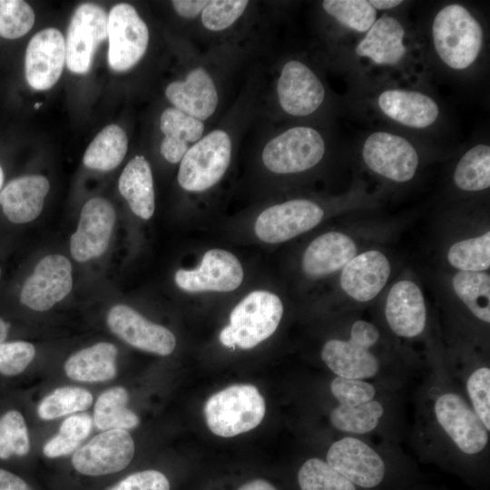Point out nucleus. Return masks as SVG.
Wrapping results in <instances>:
<instances>
[{
    "instance_id": "nucleus-1",
    "label": "nucleus",
    "mask_w": 490,
    "mask_h": 490,
    "mask_svg": "<svg viewBox=\"0 0 490 490\" xmlns=\"http://www.w3.org/2000/svg\"><path fill=\"white\" fill-rule=\"evenodd\" d=\"M255 46L227 44L201 53L191 45L182 73L166 85L165 98L172 106L213 126L225 109L234 77Z\"/></svg>"
},
{
    "instance_id": "nucleus-2",
    "label": "nucleus",
    "mask_w": 490,
    "mask_h": 490,
    "mask_svg": "<svg viewBox=\"0 0 490 490\" xmlns=\"http://www.w3.org/2000/svg\"><path fill=\"white\" fill-rule=\"evenodd\" d=\"M327 98L325 83L310 62L289 55L274 65L270 81L261 74L258 116L301 122L317 115Z\"/></svg>"
},
{
    "instance_id": "nucleus-3",
    "label": "nucleus",
    "mask_w": 490,
    "mask_h": 490,
    "mask_svg": "<svg viewBox=\"0 0 490 490\" xmlns=\"http://www.w3.org/2000/svg\"><path fill=\"white\" fill-rule=\"evenodd\" d=\"M177 16L191 27L194 40L207 50L238 44H256L250 30L257 23L258 4L247 0H173Z\"/></svg>"
},
{
    "instance_id": "nucleus-4",
    "label": "nucleus",
    "mask_w": 490,
    "mask_h": 490,
    "mask_svg": "<svg viewBox=\"0 0 490 490\" xmlns=\"http://www.w3.org/2000/svg\"><path fill=\"white\" fill-rule=\"evenodd\" d=\"M431 38L434 50L444 65L454 71H466L479 59L485 33L470 9L459 3H450L435 15Z\"/></svg>"
},
{
    "instance_id": "nucleus-5",
    "label": "nucleus",
    "mask_w": 490,
    "mask_h": 490,
    "mask_svg": "<svg viewBox=\"0 0 490 490\" xmlns=\"http://www.w3.org/2000/svg\"><path fill=\"white\" fill-rule=\"evenodd\" d=\"M260 160L263 167L277 175H291L318 165L327 152V139L317 127L297 122L277 128L261 140Z\"/></svg>"
},
{
    "instance_id": "nucleus-6",
    "label": "nucleus",
    "mask_w": 490,
    "mask_h": 490,
    "mask_svg": "<svg viewBox=\"0 0 490 490\" xmlns=\"http://www.w3.org/2000/svg\"><path fill=\"white\" fill-rule=\"evenodd\" d=\"M432 393L431 412L437 431L451 446L466 456H477L489 444V431L466 397L453 387H437Z\"/></svg>"
},
{
    "instance_id": "nucleus-7",
    "label": "nucleus",
    "mask_w": 490,
    "mask_h": 490,
    "mask_svg": "<svg viewBox=\"0 0 490 490\" xmlns=\"http://www.w3.org/2000/svg\"><path fill=\"white\" fill-rule=\"evenodd\" d=\"M282 315V301L276 294L252 291L232 309L229 325L220 333V341L230 348H252L276 331Z\"/></svg>"
},
{
    "instance_id": "nucleus-8",
    "label": "nucleus",
    "mask_w": 490,
    "mask_h": 490,
    "mask_svg": "<svg viewBox=\"0 0 490 490\" xmlns=\"http://www.w3.org/2000/svg\"><path fill=\"white\" fill-rule=\"evenodd\" d=\"M266 413L263 397L253 385L230 386L209 397L204 416L216 436L231 437L259 426Z\"/></svg>"
},
{
    "instance_id": "nucleus-9",
    "label": "nucleus",
    "mask_w": 490,
    "mask_h": 490,
    "mask_svg": "<svg viewBox=\"0 0 490 490\" xmlns=\"http://www.w3.org/2000/svg\"><path fill=\"white\" fill-rule=\"evenodd\" d=\"M380 333L371 322L358 319L349 329L347 339L332 338L322 347L321 358L337 377L369 380L378 376L381 365L372 348Z\"/></svg>"
},
{
    "instance_id": "nucleus-10",
    "label": "nucleus",
    "mask_w": 490,
    "mask_h": 490,
    "mask_svg": "<svg viewBox=\"0 0 490 490\" xmlns=\"http://www.w3.org/2000/svg\"><path fill=\"white\" fill-rule=\"evenodd\" d=\"M412 41L408 29L397 16L382 14L354 46V55L374 69L400 70L410 61Z\"/></svg>"
},
{
    "instance_id": "nucleus-11",
    "label": "nucleus",
    "mask_w": 490,
    "mask_h": 490,
    "mask_svg": "<svg viewBox=\"0 0 490 490\" xmlns=\"http://www.w3.org/2000/svg\"><path fill=\"white\" fill-rule=\"evenodd\" d=\"M108 63L118 73L134 68L145 56L151 33L137 9L127 3L112 7L108 15Z\"/></svg>"
},
{
    "instance_id": "nucleus-12",
    "label": "nucleus",
    "mask_w": 490,
    "mask_h": 490,
    "mask_svg": "<svg viewBox=\"0 0 490 490\" xmlns=\"http://www.w3.org/2000/svg\"><path fill=\"white\" fill-rule=\"evenodd\" d=\"M361 155L369 170L395 182L412 180L419 165V155L411 142L387 131L368 134L363 142Z\"/></svg>"
},
{
    "instance_id": "nucleus-13",
    "label": "nucleus",
    "mask_w": 490,
    "mask_h": 490,
    "mask_svg": "<svg viewBox=\"0 0 490 490\" xmlns=\"http://www.w3.org/2000/svg\"><path fill=\"white\" fill-rule=\"evenodd\" d=\"M108 15L95 4L84 3L74 12L65 40L68 69L75 74H86L99 44L107 38Z\"/></svg>"
},
{
    "instance_id": "nucleus-14",
    "label": "nucleus",
    "mask_w": 490,
    "mask_h": 490,
    "mask_svg": "<svg viewBox=\"0 0 490 490\" xmlns=\"http://www.w3.org/2000/svg\"><path fill=\"white\" fill-rule=\"evenodd\" d=\"M326 462L354 485L372 488L378 485L386 474L381 455L358 436L347 435L328 447Z\"/></svg>"
},
{
    "instance_id": "nucleus-15",
    "label": "nucleus",
    "mask_w": 490,
    "mask_h": 490,
    "mask_svg": "<svg viewBox=\"0 0 490 490\" xmlns=\"http://www.w3.org/2000/svg\"><path fill=\"white\" fill-rule=\"evenodd\" d=\"M323 209L307 199H294L265 209L257 218V237L267 243L289 240L316 227L323 219Z\"/></svg>"
},
{
    "instance_id": "nucleus-16",
    "label": "nucleus",
    "mask_w": 490,
    "mask_h": 490,
    "mask_svg": "<svg viewBox=\"0 0 490 490\" xmlns=\"http://www.w3.org/2000/svg\"><path fill=\"white\" fill-rule=\"evenodd\" d=\"M134 455V442L124 429L106 430L76 450L72 464L85 475H103L124 469Z\"/></svg>"
},
{
    "instance_id": "nucleus-17",
    "label": "nucleus",
    "mask_w": 490,
    "mask_h": 490,
    "mask_svg": "<svg viewBox=\"0 0 490 490\" xmlns=\"http://www.w3.org/2000/svg\"><path fill=\"white\" fill-rule=\"evenodd\" d=\"M243 276L237 257L228 250L213 249L205 252L196 269L177 270L174 280L187 292H229L240 287Z\"/></svg>"
},
{
    "instance_id": "nucleus-18",
    "label": "nucleus",
    "mask_w": 490,
    "mask_h": 490,
    "mask_svg": "<svg viewBox=\"0 0 490 490\" xmlns=\"http://www.w3.org/2000/svg\"><path fill=\"white\" fill-rule=\"evenodd\" d=\"M73 287L72 266L64 256L43 258L24 282L20 300L31 309L45 311L64 299Z\"/></svg>"
},
{
    "instance_id": "nucleus-19",
    "label": "nucleus",
    "mask_w": 490,
    "mask_h": 490,
    "mask_svg": "<svg viewBox=\"0 0 490 490\" xmlns=\"http://www.w3.org/2000/svg\"><path fill=\"white\" fill-rule=\"evenodd\" d=\"M115 219V211L108 200H89L82 208L77 230L70 240L73 258L85 262L102 256L108 248Z\"/></svg>"
},
{
    "instance_id": "nucleus-20",
    "label": "nucleus",
    "mask_w": 490,
    "mask_h": 490,
    "mask_svg": "<svg viewBox=\"0 0 490 490\" xmlns=\"http://www.w3.org/2000/svg\"><path fill=\"white\" fill-rule=\"evenodd\" d=\"M107 325L118 338L138 349L168 356L175 348L173 333L146 319L132 308L118 304L107 315Z\"/></svg>"
},
{
    "instance_id": "nucleus-21",
    "label": "nucleus",
    "mask_w": 490,
    "mask_h": 490,
    "mask_svg": "<svg viewBox=\"0 0 490 490\" xmlns=\"http://www.w3.org/2000/svg\"><path fill=\"white\" fill-rule=\"evenodd\" d=\"M65 58V40L58 29L48 27L35 34L24 58L28 84L37 91L52 88L62 74Z\"/></svg>"
},
{
    "instance_id": "nucleus-22",
    "label": "nucleus",
    "mask_w": 490,
    "mask_h": 490,
    "mask_svg": "<svg viewBox=\"0 0 490 490\" xmlns=\"http://www.w3.org/2000/svg\"><path fill=\"white\" fill-rule=\"evenodd\" d=\"M375 102L387 119L410 129L431 127L440 115L436 101L417 90L387 88L377 95Z\"/></svg>"
},
{
    "instance_id": "nucleus-23",
    "label": "nucleus",
    "mask_w": 490,
    "mask_h": 490,
    "mask_svg": "<svg viewBox=\"0 0 490 490\" xmlns=\"http://www.w3.org/2000/svg\"><path fill=\"white\" fill-rule=\"evenodd\" d=\"M385 317L389 328L397 336L414 338L426 326L427 313L419 287L411 280H399L388 291Z\"/></svg>"
},
{
    "instance_id": "nucleus-24",
    "label": "nucleus",
    "mask_w": 490,
    "mask_h": 490,
    "mask_svg": "<svg viewBox=\"0 0 490 490\" xmlns=\"http://www.w3.org/2000/svg\"><path fill=\"white\" fill-rule=\"evenodd\" d=\"M390 273V262L381 251L367 250L355 256L344 266L340 286L354 300L368 302L380 293Z\"/></svg>"
},
{
    "instance_id": "nucleus-25",
    "label": "nucleus",
    "mask_w": 490,
    "mask_h": 490,
    "mask_svg": "<svg viewBox=\"0 0 490 490\" xmlns=\"http://www.w3.org/2000/svg\"><path fill=\"white\" fill-rule=\"evenodd\" d=\"M212 127L170 105L161 113L159 129L162 134L160 153L172 164L180 163L188 150Z\"/></svg>"
},
{
    "instance_id": "nucleus-26",
    "label": "nucleus",
    "mask_w": 490,
    "mask_h": 490,
    "mask_svg": "<svg viewBox=\"0 0 490 490\" xmlns=\"http://www.w3.org/2000/svg\"><path fill=\"white\" fill-rule=\"evenodd\" d=\"M49 181L39 174L25 175L11 181L0 192V205L14 223H26L37 218L49 191Z\"/></svg>"
},
{
    "instance_id": "nucleus-27",
    "label": "nucleus",
    "mask_w": 490,
    "mask_h": 490,
    "mask_svg": "<svg viewBox=\"0 0 490 490\" xmlns=\"http://www.w3.org/2000/svg\"><path fill=\"white\" fill-rule=\"evenodd\" d=\"M356 252V243L348 235L328 231L317 237L307 247L302 257V268L309 277H323L343 269Z\"/></svg>"
},
{
    "instance_id": "nucleus-28",
    "label": "nucleus",
    "mask_w": 490,
    "mask_h": 490,
    "mask_svg": "<svg viewBox=\"0 0 490 490\" xmlns=\"http://www.w3.org/2000/svg\"><path fill=\"white\" fill-rule=\"evenodd\" d=\"M121 195L132 211L149 220L155 210V193L151 165L143 155H135L126 164L119 178Z\"/></svg>"
},
{
    "instance_id": "nucleus-29",
    "label": "nucleus",
    "mask_w": 490,
    "mask_h": 490,
    "mask_svg": "<svg viewBox=\"0 0 490 490\" xmlns=\"http://www.w3.org/2000/svg\"><path fill=\"white\" fill-rule=\"evenodd\" d=\"M116 347L100 342L72 355L64 364L67 377L82 382H101L116 375Z\"/></svg>"
},
{
    "instance_id": "nucleus-30",
    "label": "nucleus",
    "mask_w": 490,
    "mask_h": 490,
    "mask_svg": "<svg viewBox=\"0 0 490 490\" xmlns=\"http://www.w3.org/2000/svg\"><path fill=\"white\" fill-rule=\"evenodd\" d=\"M387 413L385 399L378 397L368 403L348 406L337 404L329 412V422L336 430L350 436L376 431Z\"/></svg>"
},
{
    "instance_id": "nucleus-31",
    "label": "nucleus",
    "mask_w": 490,
    "mask_h": 490,
    "mask_svg": "<svg viewBox=\"0 0 490 490\" xmlns=\"http://www.w3.org/2000/svg\"><path fill=\"white\" fill-rule=\"evenodd\" d=\"M128 150V137L117 124L104 127L87 147L83 162L93 170L110 171L123 160Z\"/></svg>"
},
{
    "instance_id": "nucleus-32",
    "label": "nucleus",
    "mask_w": 490,
    "mask_h": 490,
    "mask_svg": "<svg viewBox=\"0 0 490 490\" xmlns=\"http://www.w3.org/2000/svg\"><path fill=\"white\" fill-rule=\"evenodd\" d=\"M128 401V392L122 387H114L103 392L94 406L93 420L95 426L103 431L136 427L140 419L126 407Z\"/></svg>"
},
{
    "instance_id": "nucleus-33",
    "label": "nucleus",
    "mask_w": 490,
    "mask_h": 490,
    "mask_svg": "<svg viewBox=\"0 0 490 490\" xmlns=\"http://www.w3.org/2000/svg\"><path fill=\"white\" fill-rule=\"evenodd\" d=\"M321 11L339 27L358 34H365L377 19V11L369 0H324Z\"/></svg>"
},
{
    "instance_id": "nucleus-34",
    "label": "nucleus",
    "mask_w": 490,
    "mask_h": 490,
    "mask_svg": "<svg viewBox=\"0 0 490 490\" xmlns=\"http://www.w3.org/2000/svg\"><path fill=\"white\" fill-rule=\"evenodd\" d=\"M456 186L465 191H480L490 187V146L477 143L459 159L454 171Z\"/></svg>"
},
{
    "instance_id": "nucleus-35",
    "label": "nucleus",
    "mask_w": 490,
    "mask_h": 490,
    "mask_svg": "<svg viewBox=\"0 0 490 490\" xmlns=\"http://www.w3.org/2000/svg\"><path fill=\"white\" fill-rule=\"evenodd\" d=\"M453 289L471 313L481 321L490 322V276L483 271H457Z\"/></svg>"
},
{
    "instance_id": "nucleus-36",
    "label": "nucleus",
    "mask_w": 490,
    "mask_h": 490,
    "mask_svg": "<svg viewBox=\"0 0 490 490\" xmlns=\"http://www.w3.org/2000/svg\"><path fill=\"white\" fill-rule=\"evenodd\" d=\"M447 260L458 271H484L490 267V231L455 242Z\"/></svg>"
},
{
    "instance_id": "nucleus-37",
    "label": "nucleus",
    "mask_w": 490,
    "mask_h": 490,
    "mask_svg": "<svg viewBox=\"0 0 490 490\" xmlns=\"http://www.w3.org/2000/svg\"><path fill=\"white\" fill-rule=\"evenodd\" d=\"M93 404L92 394L78 387H63L54 389L39 404L37 414L44 420L86 410Z\"/></svg>"
},
{
    "instance_id": "nucleus-38",
    "label": "nucleus",
    "mask_w": 490,
    "mask_h": 490,
    "mask_svg": "<svg viewBox=\"0 0 490 490\" xmlns=\"http://www.w3.org/2000/svg\"><path fill=\"white\" fill-rule=\"evenodd\" d=\"M298 482L301 490H356L350 481L318 457H311L302 464Z\"/></svg>"
},
{
    "instance_id": "nucleus-39",
    "label": "nucleus",
    "mask_w": 490,
    "mask_h": 490,
    "mask_svg": "<svg viewBox=\"0 0 490 490\" xmlns=\"http://www.w3.org/2000/svg\"><path fill=\"white\" fill-rule=\"evenodd\" d=\"M30 450V440L23 415L9 410L0 416V459L23 456Z\"/></svg>"
},
{
    "instance_id": "nucleus-40",
    "label": "nucleus",
    "mask_w": 490,
    "mask_h": 490,
    "mask_svg": "<svg viewBox=\"0 0 490 490\" xmlns=\"http://www.w3.org/2000/svg\"><path fill=\"white\" fill-rule=\"evenodd\" d=\"M466 397L471 407L490 432V368H474L465 381Z\"/></svg>"
},
{
    "instance_id": "nucleus-41",
    "label": "nucleus",
    "mask_w": 490,
    "mask_h": 490,
    "mask_svg": "<svg viewBox=\"0 0 490 490\" xmlns=\"http://www.w3.org/2000/svg\"><path fill=\"white\" fill-rule=\"evenodd\" d=\"M34 23V10L26 2L0 0V36L19 38L31 30Z\"/></svg>"
},
{
    "instance_id": "nucleus-42",
    "label": "nucleus",
    "mask_w": 490,
    "mask_h": 490,
    "mask_svg": "<svg viewBox=\"0 0 490 490\" xmlns=\"http://www.w3.org/2000/svg\"><path fill=\"white\" fill-rule=\"evenodd\" d=\"M35 355L33 344L26 341L0 342V373L13 377L21 374Z\"/></svg>"
},
{
    "instance_id": "nucleus-43",
    "label": "nucleus",
    "mask_w": 490,
    "mask_h": 490,
    "mask_svg": "<svg viewBox=\"0 0 490 490\" xmlns=\"http://www.w3.org/2000/svg\"><path fill=\"white\" fill-rule=\"evenodd\" d=\"M108 490H170L168 478L160 471L133 473Z\"/></svg>"
},
{
    "instance_id": "nucleus-44",
    "label": "nucleus",
    "mask_w": 490,
    "mask_h": 490,
    "mask_svg": "<svg viewBox=\"0 0 490 490\" xmlns=\"http://www.w3.org/2000/svg\"><path fill=\"white\" fill-rule=\"evenodd\" d=\"M93 419L88 414L74 415L63 421L59 433L81 442L91 433Z\"/></svg>"
},
{
    "instance_id": "nucleus-45",
    "label": "nucleus",
    "mask_w": 490,
    "mask_h": 490,
    "mask_svg": "<svg viewBox=\"0 0 490 490\" xmlns=\"http://www.w3.org/2000/svg\"><path fill=\"white\" fill-rule=\"evenodd\" d=\"M80 444L81 442L58 433L45 443L43 453L49 458H55L71 454L79 447Z\"/></svg>"
},
{
    "instance_id": "nucleus-46",
    "label": "nucleus",
    "mask_w": 490,
    "mask_h": 490,
    "mask_svg": "<svg viewBox=\"0 0 490 490\" xmlns=\"http://www.w3.org/2000/svg\"><path fill=\"white\" fill-rule=\"evenodd\" d=\"M0 490H34L18 475L0 468Z\"/></svg>"
},
{
    "instance_id": "nucleus-47",
    "label": "nucleus",
    "mask_w": 490,
    "mask_h": 490,
    "mask_svg": "<svg viewBox=\"0 0 490 490\" xmlns=\"http://www.w3.org/2000/svg\"><path fill=\"white\" fill-rule=\"evenodd\" d=\"M371 6L376 11H389L401 5L404 1L400 0H369Z\"/></svg>"
},
{
    "instance_id": "nucleus-48",
    "label": "nucleus",
    "mask_w": 490,
    "mask_h": 490,
    "mask_svg": "<svg viewBox=\"0 0 490 490\" xmlns=\"http://www.w3.org/2000/svg\"><path fill=\"white\" fill-rule=\"evenodd\" d=\"M238 490H277L271 484L263 480L256 479L243 485Z\"/></svg>"
},
{
    "instance_id": "nucleus-49",
    "label": "nucleus",
    "mask_w": 490,
    "mask_h": 490,
    "mask_svg": "<svg viewBox=\"0 0 490 490\" xmlns=\"http://www.w3.org/2000/svg\"><path fill=\"white\" fill-rule=\"evenodd\" d=\"M9 324L0 318V342H3L8 334Z\"/></svg>"
},
{
    "instance_id": "nucleus-50",
    "label": "nucleus",
    "mask_w": 490,
    "mask_h": 490,
    "mask_svg": "<svg viewBox=\"0 0 490 490\" xmlns=\"http://www.w3.org/2000/svg\"><path fill=\"white\" fill-rule=\"evenodd\" d=\"M3 182H4V172H3V169L0 166V189H1L2 185H3Z\"/></svg>"
},
{
    "instance_id": "nucleus-51",
    "label": "nucleus",
    "mask_w": 490,
    "mask_h": 490,
    "mask_svg": "<svg viewBox=\"0 0 490 490\" xmlns=\"http://www.w3.org/2000/svg\"><path fill=\"white\" fill-rule=\"evenodd\" d=\"M39 106H41V103H35L34 108L37 109Z\"/></svg>"
},
{
    "instance_id": "nucleus-52",
    "label": "nucleus",
    "mask_w": 490,
    "mask_h": 490,
    "mask_svg": "<svg viewBox=\"0 0 490 490\" xmlns=\"http://www.w3.org/2000/svg\"><path fill=\"white\" fill-rule=\"evenodd\" d=\"M0 273H1V271H0Z\"/></svg>"
}]
</instances>
